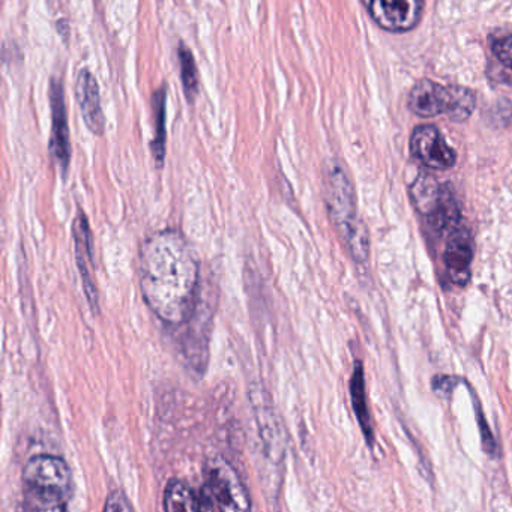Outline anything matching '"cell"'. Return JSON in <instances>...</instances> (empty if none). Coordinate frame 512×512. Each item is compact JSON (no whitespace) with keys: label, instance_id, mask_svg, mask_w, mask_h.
I'll return each instance as SVG.
<instances>
[{"label":"cell","instance_id":"obj_17","mask_svg":"<svg viewBox=\"0 0 512 512\" xmlns=\"http://www.w3.org/2000/svg\"><path fill=\"white\" fill-rule=\"evenodd\" d=\"M491 52L499 59V62L512 71V35L496 38L491 43Z\"/></svg>","mask_w":512,"mask_h":512},{"label":"cell","instance_id":"obj_10","mask_svg":"<svg viewBox=\"0 0 512 512\" xmlns=\"http://www.w3.org/2000/svg\"><path fill=\"white\" fill-rule=\"evenodd\" d=\"M73 235L74 250H76L77 266H79L80 275H82L83 289H85V295L92 310L98 311L100 302H98V290L95 286L94 275H92L94 260H92L91 229H89L88 218L82 212L77 215L76 221H74Z\"/></svg>","mask_w":512,"mask_h":512},{"label":"cell","instance_id":"obj_14","mask_svg":"<svg viewBox=\"0 0 512 512\" xmlns=\"http://www.w3.org/2000/svg\"><path fill=\"white\" fill-rule=\"evenodd\" d=\"M155 115V140L152 142V154H154L155 163L163 166L166 158V89L161 88L155 92L152 100Z\"/></svg>","mask_w":512,"mask_h":512},{"label":"cell","instance_id":"obj_13","mask_svg":"<svg viewBox=\"0 0 512 512\" xmlns=\"http://www.w3.org/2000/svg\"><path fill=\"white\" fill-rule=\"evenodd\" d=\"M166 511H200L199 493L179 479H173L164 491Z\"/></svg>","mask_w":512,"mask_h":512},{"label":"cell","instance_id":"obj_12","mask_svg":"<svg viewBox=\"0 0 512 512\" xmlns=\"http://www.w3.org/2000/svg\"><path fill=\"white\" fill-rule=\"evenodd\" d=\"M443 188H445V184H440L433 176L419 175L410 188V196H412L416 211L424 215L425 218L430 217L442 199Z\"/></svg>","mask_w":512,"mask_h":512},{"label":"cell","instance_id":"obj_18","mask_svg":"<svg viewBox=\"0 0 512 512\" xmlns=\"http://www.w3.org/2000/svg\"><path fill=\"white\" fill-rule=\"evenodd\" d=\"M104 511H134V506L131 505L130 500L125 496L124 491L115 490L109 494V497H107Z\"/></svg>","mask_w":512,"mask_h":512},{"label":"cell","instance_id":"obj_1","mask_svg":"<svg viewBox=\"0 0 512 512\" xmlns=\"http://www.w3.org/2000/svg\"><path fill=\"white\" fill-rule=\"evenodd\" d=\"M200 268L196 251L182 233L164 230L143 244L140 283L143 299L169 325L187 322L196 307Z\"/></svg>","mask_w":512,"mask_h":512},{"label":"cell","instance_id":"obj_11","mask_svg":"<svg viewBox=\"0 0 512 512\" xmlns=\"http://www.w3.org/2000/svg\"><path fill=\"white\" fill-rule=\"evenodd\" d=\"M76 95L86 127L92 133L101 136L106 127V118L101 107L100 88L91 71H82L77 77Z\"/></svg>","mask_w":512,"mask_h":512},{"label":"cell","instance_id":"obj_4","mask_svg":"<svg viewBox=\"0 0 512 512\" xmlns=\"http://www.w3.org/2000/svg\"><path fill=\"white\" fill-rule=\"evenodd\" d=\"M409 109L422 119L446 115L455 122L472 116L476 106L475 94L463 86H443L433 80H419L409 94Z\"/></svg>","mask_w":512,"mask_h":512},{"label":"cell","instance_id":"obj_2","mask_svg":"<svg viewBox=\"0 0 512 512\" xmlns=\"http://www.w3.org/2000/svg\"><path fill=\"white\" fill-rule=\"evenodd\" d=\"M23 494L31 511H65L73 496V472L64 458L35 455L23 469Z\"/></svg>","mask_w":512,"mask_h":512},{"label":"cell","instance_id":"obj_6","mask_svg":"<svg viewBox=\"0 0 512 512\" xmlns=\"http://www.w3.org/2000/svg\"><path fill=\"white\" fill-rule=\"evenodd\" d=\"M370 19L383 31L404 34L418 26L425 0H361Z\"/></svg>","mask_w":512,"mask_h":512},{"label":"cell","instance_id":"obj_15","mask_svg":"<svg viewBox=\"0 0 512 512\" xmlns=\"http://www.w3.org/2000/svg\"><path fill=\"white\" fill-rule=\"evenodd\" d=\"M352 400L353 409H355L356 416H358L359 424L364 430L365 436L368 440L373 439V431H371L370 418H368L367 404H365V391H364V373H362L361 362L356 364L355 371L352 377Z\"/></svg>","mask_w":512,"mask_h":512},{"label":"cell","instance_id":"obj_5","mask_svg":"<svg viewBox=\"0 0 512 512\" xmlns=\"http://www.w3.org/2000/svg\"><path fill=\"white\" fill-rule=\"evenodd\" d=\"M199 493L200 511H248L250 496L236 470L221 457L205 466V482Z\"/></svg>","mask_w":512,"mask_h":512},{"label":"cell","instance_id":"obj_3","mask_svg":"<svg viewBox=\"0 0 512 512\" xmlns=\"http://www.w3.org/2000/svg\"><path fill=\"white\" fill-rule=\"evenodd\" d=\"M326 205L329 217L346 242L353 259L365 262L370 248L367 230L358 220L352 184L340 167H332L326 176Z\"/></svg>","mask_w":512,"mask_h":512},{"label":"cell","instance_id":"obj_8","mask_svg":"<svg viewBox=\"0 0 512 512\" xmlns=\"http://www.w3.org/2000/svg\"><path fill=\"white\" fill-rule=\"evenodd\" d=\"M50 107H52V139L50 152L62 172H67L71 161L70 128H68L67 107L62 83L53 80L50 86Z\"/></svg>","mask_w":512,"mask_h":512},{"label":"cell","instance_id":"obj_9","mask_svg":"<svg viewBox=\"0 0 512 512\" xmlns=\"http://www.w3.org/2000/svg\"><path fill=\"white\" fill-rule=\"evenodd\" d=\"M443 260L451 280L455 284L464 286L469 281L473 260V239L469 229L457 226L451 230V235L446 241Z\"/></svg>","mask_w":512,"mask_h":512},{"label":"cell","instance_id":"obj_7","mask_svg":"<svg viewBox=\"0 0 512 512\" xmlns=\"http://www.w3.org/2000/svg\"><path fill=\"white\" fill-rule=\"evenodd\" d=\"M413 157L431 170H448L457 163V154L434 125H419L410 137Z\"/></svg>","mask_w":512,"mask_h":512},{"label":"cell","instance_id":"obj_16","mask_svg":"<svg viewBox=\"0 0 512 512\" xmlns=\"http://www.w3.org/2000/svg\"><path fill=\"white\" fill-rule=\"evenodd\" d=\"M179 64H181V79L184 83V91L188 100L196 95L199 88V76H197L196 62H194L193 53L185 46H179Z\"/></svg>","mask_w":512,"mask_h":512}]
</instances>
